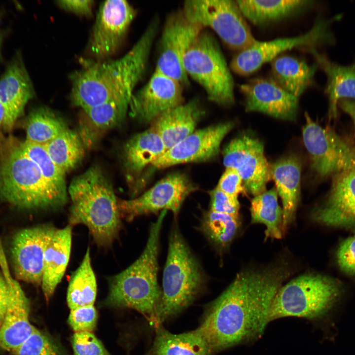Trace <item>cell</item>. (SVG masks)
Segmentation results:
<instances>
[{
	"instance_id": "47",
	"label": "cell",
	"mask_w": 355,
	"mask_h": 355,
	"mask_svg": "<svg viewBox=\"0 0 355 355\" xmlns=\"http://www.w3.org/2000/svg\"><path fill=\"white\" fill-rule=\"evenodd\" d=\"M5 115V111L4 107L0 101V128L2 127V125L4 120Z\"/></svg>"
},
{
	"instance_id": "12",
	"label": "cell",
	"mask_w": 355,
	"mask_h": 355,
	"mask_svg": "<svg viewBox=\"0 0 355 355\" xmlns=\"http://www.w3.org/2000/svg\"><path fill=\"white\" fill-rule=\"evenodd\" d=\"M203 29L189 21L182 11L170 15L160 39L155 70L182 86L188 85L189 82L184 69L183 58Z\"/></svg>"
},
{
	"instance_id": "30",
	"label": "cell",
	"mask_w": 355,
	"mask_h": 355,
	"mask_svg": "<svg viewBox=\"0 0 355 355\" xmlns=\"http://www.w3.org/2000/svg\"><path fill=\"white\" fill-rule=\"evenodd\" d=\"M236 2L244 16L255 25L284 18L312 3V1L303 0H240Z\"/></svg>"
},
{
	"instance_id": "16",
	"label": "cell",
	"mask_w": 355,
	"mask_h": 355,
	"mask_svg": "<svg viewBox=\"0 0 355 355\" xmlns=\"http://www.w3.org/2000/svg\"><path fill=\"white\" fill-rule=\"evenodd\" d=\"M57 229L52 225L44 224L24 228L15 234L10 252L17 279L41 284L44 253Z\"/></svg>"
},
{
	"instance_id": "49",
	"label": "cell",
	"mask_w": 355,
	"mask_h": 355,
	"mask_svg": "<svg viewBox=\"0 0 355 355\" xmlns=\"http://www.w3.org/2000/svg\"><path fill=\"white\" fill-rule=\"evenodd\" d=\"M4 276H3V274L2 273V272H1V273H0V283L2 282L4 280Z\"/></svg>"
},
{
	"instance_id": "32",
	"label": "cell",
	"mask_w": 355,
	"mask_h": 355,
	"mask_svg": "<svg viewBox=\"0 0 355 355\" xmlns=\"http://www.w3.org/2000/svg\"><path fill=\"white\" fill-rule=\"evenodd\" d=\"M239 216L209 210L201 217L199 229L220 253L224 252L237 236L240 228Z\"/></svg>"
},
{
	"instance_id": "3",
	"label": "cell",
	"mask_w": 355,
	"mask_h": 355,
	"mask_svg": "<svg viewBox=\"0 0 355 355\" xmlns=\"http://www.w3.org/2000/svg\"><path fill=\"white\" fill-rule=\"evenodd\" d=\"M17 138L0 133V197L23 210L57 209L68 200V191L47 181L23 151Z\"/></svg>"
},
{
	"instance_id": "23",
	"label": "cell",
	"mask_w": 355,
	"mask_h": 355,
	"mask_svg": "<svg viewBox=\"0 0 355 355\" xmlns=\"http://www.w3.org/2000/svg\"><path fill=\"white\" fill-rule=\"evenodd\" d=\"M271 178L281 197L284 234L294 220L300 191L301 165L299 159L290 156L270 165Z\"/></svg>"
},
{
	"instance_id": "21",
	"label": "cell",
	"mask_w": 355,
	"mask_h": 355,
	"mask_svg": "<svg viewBox=\"0 0 355 355\" xmlns=\"http://www.w3.org/2000/svg\"><path fill=\"white\" fill-rule=\"evenodd\" d=\"M35 95L34 88L20 51L8 63L0 78V101L5 111L2 128L12 130L28 102Z\"/></svg>"
},
{
	"instance_id": "2",
	"label": "cell",
	"mask_w": 355,
	"mask_h": 355,
	"mask_svg": "<svg viewBox=\"0 0 355 355\" xmlns=\"http://www.w3.org/2000/svg\"><path fill=\"white\" fill-rule=\"evenodd\" d=\"M153 20L125 55L115 60H80L81 67L70 75L71 103L83 110L119 97L131 101L145 71L158 30Z\"/></svg>"
},
{
	"instance_id": "41",
	"label": "cell",
	"mask_w": 355,
	"mask_h": 355,
	"mask_svg": "<svg viewBox=\"0 0 355 355\" xmlns=\"http://www.w3.org/2000/svg\"><path fill=\"white\" fill-rule=\"evenodd\" d=\"M210 196V211L239 216L240 204L235 197L215 187L209 192Z\"/></svg>"
},
{
	"instance_id": "10",
	"label": "cell",
	"mask_w": 355,
	"mask_h": 355,
	"mask_svg": "<svg viewBox=\"0 0 355 355\" xmlns=\"http://www.w3.org/2000/svg\"><path fill=\"white\" fill-rule=\"evenodd\" d=\"M196 189L184 174H170L138 197L118 199L121 218L130 222L141 215L169 210L176 218L186 197Z\"/></svg>"
},
{
	"instance_id": "38",
	"label": "cell",
	"mask_w": 355,
	"mask_h": 355,
	"mask_svg": "<svg viewBox=\"0 0 355 355\" xmlns=\"http://www.w3.org/2000/svg\"><path fill=\"white\" fill-rule=\"evenodd\" d=\"M12 352L14 355H66L55 340L38 330Z\"/></svg>"
},
{
	"instance_id": "48",
	"label": "cell",
	"mask_w": 355,
	"mask_h": 355,
	"mask_svg": "<svg viewBox=\"0 0 355 355\" xmlns=\"http://www.w3.org/2000/svg\"><path fill=\"white\" fill-rule=\"evenodd\" d=\"M3 40V35L0 28V59L1 57V48Z\"/></svg>"
},
{
	"instance_id": "27",
	"label": "cell",
	"mask_w": 355,
	"mask_h": 355,
	"mask_svg": "<svg viewBox=\"0 0 355 355\" xmlns=\"http://www.w3.org/2000/svg\"><path fill=\"white\" fill-rule=\"evenodd\" d=\"M166 150L161 138L151 127L126 142L123 151L124 166L129 173L140 174Z\"/></svg>"
},
{
	"instance_id": "1",
	"label": "cell",
	"mask_w": 355,
	"mask_h": 355,
	"mask_svg": "<svg viewBox=\"0 0 355 355\" xmlns=\"http://www.w3.org/2000/svg\"><path fill=\"white\" fill-rule=\"evenodd\" d=\"M288 262L237 274L229 286L207 308L196 329L211 354L259 338L268 324L272 302L291 274Z\"/></svg>"
},
{
	"instance_id": "19",
	"label": "cell",
	"mask_w": 355,
	"mask_h": 355,
	"mask_svg": "<svg viewBox=\"0 0 355 355\" xmlns=\"http://www.w3.org/2000/svg\"><path fill=\"white\" fill-rule=\"evenodd\" d=\"M311 217L328 226L355 229V165L335 174L327 201Z\"/></svg>"
},
{
	"instance_id": "14",
	"label": "cell",
	"mask_w": 355,
	"mask_h": 355,
	"mask_svg": "<svg viewBox=\"0 0 355 355\" xmlns=\"http://www.w3.org/2000/svg\"><path fill=\"white\" fill-rule=\"evenodd\" d=\"M223 156L225 168L238 173L246 191L254 197L266 191L271 178V168L264 145L258 139L248 135L235 138L225 147Z\"/></svg>"
},
{
	"instance_id": "18",
	"label": "cell",
	"mask_w": 355,
	"mask_h": 355,
	"mask_svg": "<svg viewBox=\"0 0 355 355\" xmlns=\"http://www.w3.org/2000/svg\"><path fill=\"white\" fill-rule=\"evenodd\" d=\"M182 85L155 70L148 81L134 93L129 105L131 114L148 123L182 103Z\"/></svg>"
},
{
	"instance_id": "24",
	"label": "cell",
	"mask_w": 355,
	"mask_h": 355,
	"mask_svg": "<svg viewBox=\"0 0 355 355\" xmlns=\"http://www.w3.org/2000/svg\"><path fill=\"white\" fill-rule=\"evenodd\" d=\"M202 112L197 100H192L161 114L153 121L151 127L167 150L195 131Z\"/></svg>"
},
{
	"instance_id": "31",
	"label": "cell",
	"mask_w": 355,
	"mask_h": 355,
	"mask_svg": "<svg viewBox=\"0 0 355 355\" xmlns=\"http://www.w3.org/2000/svg\"><path fill=\"white\" fill-rule=\"evenodd\" d=\"M275 188L254 196L251 202V223L265 225L266 239H280L284 235L283 211L279 206Z\"/></svg>"
},
{
	"instance_id": "8",
	"label": "cell",
	"mask_w": 355,
	"mask_h": 355,
	"mask_svg": "<svg viewBox=\"0 0 355 355\" xmlns=\"http://www.w3.org/2000/svg\"><path fill=\"white\" fill-rule=\"evenodd\" d=\"M187 74L205 91L210 101L228 106L234 102V82L217 41L202 31L183 60Z\"/></svg>"
},
{
	"instance_id": "33",
	"label": "cell",
	"mask_w": 355,
	"mask_h": 355,
	"mask_svg": "<svg viewBox=\"0 0 355 355\" xmlns=\"http://www.w3.org/2000/svg\"><path fill=\"white\" fill-rule=\"evenodd\" d=\"M97 289L96 277L88 248L81 264L71 277L67 295L69 307L71 310L94 305Z\"/></svg>"
},
{
	"instance_id": "22",
	"label": "cell",
	"mask_w": 355,
	"mask_h": 355,
	"mask_svg": "<svg viewBox=\"0 0 355 355\" xmlns=\"http://www.w3.org/2000/svg\"><path fill=\"white\" fill-rule=\"evenodd\" d=\"M30 308L29 301L16 280L0 326V347L13 352L36 331L29 321Z\"/></svg>"
},
{
	"instance_id": "39",
	"label": "cell",
	"mask_w": 355,
	"mask_h": 355,
	"mask_svg": "<svg viewBox=\"0 0 355 355\" xmlns=\"http://www.w3.org/2000/svg\"><path fill=\"white\" fill-rule=\"evenodd\" d=\"M73 355H110L90 332H75L71 338Z\"/></svg>"
},
{
	"instance_id": "37",
	"label": "cell",
	"mask_w": 355,
	"mask_h": 355,
	"mask_svg": "<svg viewBox=\"0 0 355 355\" xmlns=\"http://www.w3.org/2000/svg\"><path fill=\"white\" fill-rule=\"evenodd\" d=\"M129 106L116 100L83 110L92 124L100 130L114 127L125 118Z\"/></svg>"
},
{
	"instance_id": "7",
	"label": "cell",
	"mask_w": 355,
	"mask_h": 355,
	"mask_svg": "<svg viewBox=\"0 0 355 355\" xmlns=\"http://www.w3.org/2000/svg\"><path fill=\"white\" fill-rule=\"evenodd\" d=\"M341 292L338 282L327 276L305 274L282 285L270 306L267 321L294 317L315 320L325 315Z\"/></svg>"
},
{
	"instance_id": "20",
	"label": "cell",
	"mask_w": 355,
	"mask_h": 355,
	"mask_svg": "<svg viewBox=\"0 0 355 355\" xmlns=\"http://www.w3.org/2000/svg\"><path fill=\"white\" fill-rule=\"evenodd\" d=\"M240 88L245 97L247 111H259L284 120L295 119L298 98L274 80L255 78L241 85Z\"/></svg>"
},
{
	"instance_id": "26",
	"label": "cell",
	"mask_w": 355,
	"mask_h": 355,
	"mask_svg": "<svg viewBox=\"0 0 355 355\" xmlns=\"http://www.w3.org/2000/svg\"><path fill=\"white\" fill-rule=\"evenodd\" d=\"M327 76L325 92L329 100L330 119L337 116V105L343 99H355V64L342 66L330 61L315 48H308Z\"/></svg>"
},
{
	"instance_id": "13",
	"label": "cell",
	"mask_w": 355,
	"mask_h": 355,
	"mask_svg": "<svg viewBox=\"0 0 355 355\" xmlns=\"http://www.w3.org/2000/svg\"><path fill=\"white\" fill-rule=\"evenodd\" d=\"M135 16L124 0H109L99 7L87 46L92 60H107L118 50Z\"/></svg>"
},
{
	"instance_id": "42",
	"label": "cell",
	"mask_w": 355,
	"mask_h": 355,
	"mask_svg": "<svg viewBox=\"0 0 355 355\" xmlns=\"http://www.w3.org/2000/svg\"><path fill=\"white\" fill-rule=\"evenodd\" d=\"M0 266L4 280L0 283V326L4 319L10 300L14 284L16 281L11 275L3 249L0 245Z\"/></svg>"
},
{
	"instance_id": "17",
	"label": "cell",
	"mask_w": 355,
	"mask_h": 355,
	"mask_svg": "<svg viewBox=\"0 0 355 355\" xmlns=\"http://www.w3.org/2000/svg\"><path fill=\"white\" fill-rule=\"evenodd\" d=\"M234 126L233 122H228L195 131L167 149L151 166L162 169L210 160L218 153L222 141Z\"/></svg>"
},
{
	"instance_id": "11",
	"label": "cell",
	"mask_w": 355,
	"mask_h": 355,
	"mask_svg": "<svg viewBox=\"0 0 355 355\" xmlns=\"http://www.w3.org/2000/svg\"><path fill=\"white\" fill-rule=\"evenodd\" d=\"M305 118L303 141L312 167L318 174L324 177L355 165V153L334 131L319 125L308 113Z\"/></svg>"
},
{
	"instance_id": "40",
	"label": "cell",
	"mask_w": 355,
	"mask_h": 355,
	"mask_svg": "<svg viewBox=\"0 0 355 355\" xmlns=\"http://www.w3.org/2000/svg\"><path fill=\"white\" fill-rule=\"evenodd\" d=\"M98 315L94 305L71 309L68 323L75 332L93 331L97 324Z\"/></svg>"
},
{
	"instance_id": "28",
	"label": "cell",
	"mask_w": 355,
	"mask_h": 355,
	"mask_svg": "<svg viewBox=\"0 0 355 355\" xmlns=\"http://www.w3.org/2000/svg\"><path fill=\"white\" fill-rule=\"evenodd\" d=\"M210 349L196 330L180 334L172 333L162 327L156 328V335L144 355H211Z\"/></svg>"
},
{
	"instance_id": "46",
	"label": "cell",
	"mask_w": 355,
	"mask_h": 355,
	"mask_svg": "<svg viewBox=\"0 0 355 355\" xmlns=\"http://www.w3.org/2000/svg\"><path fill=\"white\" fill-rule=\"evenodd\" d=\"M339 103L340 107L352 118L355 127V102L348 99H343Z\"/></svg>"
},
{
	"instance_id": "4",
	"label": "cell",
	"mask_w": 355,
	"mask_h": 355,
	"mask_svg": "<svg viewBox=\"0 0 355 355\" xmlns=\"http://www.w3.org/2000/svg\"><path fill=\"white\" fill-rule=\"evenodd\" d=\"M68 193L71 201L69 224L85 225L98 246H110L118 235L121 218L118 199L103 171L90 167L72 180Z\"/></svg>"
},
{
	"instance_id": "15",
	"label": "cell",
	"mask_w": 355,
	"mask_h": 355,
	"mask_svg": "<svg viewBox=\"0 0 355 355\" xmlns=\"http://www.w3.org/2000/svg\"><path fill=\"white\" fill-rule=\"evenodd\" d=\"M328 25L327 21L319 20L310 30L297 36L268 41L256 40L251 47L240 52L233 58L230 64L231 69L240 75L249 74L284 51L303 46L308 49L315 48L320 43L331 41Z\"/></svg>"
},
{
	"instance_id": "43",
	"label": "cell",
	"mask_w": 355,
	"mask_h": 355,
	"mask_svg": "<svg viewBox=\"0 0 355 355\" xmlns=\"http://www.w3.org/2000/svg\"><path fill=\"white\" fill-rule=\"evenodd\" d=\"M337 260L343 272L350 276L355 275V235L340 244L337 252Z\"/></svg>"
},
{
	"instance_id": "29",
	"label": "cell",
	"mask_w": 355,
	"mask_h": 355,
	"mask_svg": "<svg viewBox=\"0 0 355 355\" xmlns=\"http://www.w3.org/2000/svg\"><path fill=\"white\" fill-rule=\"evenodd\" d=\"M318 65L309 66L290 56L276 58L272 63L274 80L285 90L299 98L311 84Z\"/></svg>"
},
{
	"instance_id": "25",
	"label": "cell",
	"mask_w": 355,
	"mask_h": 355,
	"mask_svg": "<svg viewBox=\"0 0 355 355\" xmlns=\"http://www.w3.org/2000/svg\"><path fill=\"white\" fill-rule=\"evenodd\" d=\"M71 230L70 224L57 229L46 247L41 284L47 300L53 294L67 267L71 247Z\"/></svg>"
},
{
	"instance_id": "34",
	"label": "cell",
	"mask_w": 355,
	"mask_h": 355,
	"mask_svg": "<svg viewBox=\"0 0 355 355\" xmlns=\"http://www.w3.org/2000/svg\"><path fill=\"white\" fill-rule=\"evenodd\" d=\"M24 126L25 141L44 145L68 128L61 117L45 106L32 110L26 118Z\"/></svg>"
},
{
	"instance_id": "35",
	"label": "cell",
	"mask_w": 355,
	"mask_h": 355,
	"mask_svg": "<svg viewBox=\"0 0 355 355\" xmlns=\"http://www.w3.org/2000/svg\"><path fill=\"white\" fill-rule=\"evenodd\" d=\"M45 147L52 161L65 174L81 161L84 154L83 142L79 135L68 128Z\"/></svg>"
},
{
	"instance_id": "44",
	"label": "cell",
	"mask_w": 355,
	"mask_h": 355,
	"mask_svg": "<svg viewBox=\"0 0 355 355\" xmlns=\"http://www.w3.org/2000/svg\"><path fill=\"white\" fill-rule=\"evenodd\" d=\"M216 187L228 195L237 198L240 193H246L240 176L235 170L230 168H225Z\"/></svg>"
},
{
	"instance_id": "45",
	"label": "cell",
	"mask_w": 355,
	"mask_h": 355,
	"mask_svg": "<svg viewBox=\"0 0 355 355\" xmlns=\"http://www.w3.org/2000/svg\"><path fill=\"white\" fill-rule=\"evenodd\" d=\"M61 8L76 15L83 16L92 15L94 1L92 0H66L56 1Z\"/></svg>"
},
{
	"instance_id": "9",
	"label": "cell",
	"mask_w": 355,
	"mask_h": 355,
	"mask_svg": "<svg viewBox=\"0 0 355 355\" xmlns=\"http://www.w3.org/2000/svg\"><path fill=\"white\" fill-rule=\"evenodd\" d=\"M182 11L192 22L211 28L233 49L241 52L256 41L236 0H187Z\"/></svg>"
},
{
	"instance_id": "6",
	"label": "cell",
	"mask_w": 355,
	"mask_h": 355,
	"mask_svg": "<svg viewBox=\"0 0 355 355\" xmlns=\"http://www.w3.org/2000/svg\"><path fill=\"white\" fill-rule=\"evenodd\" d=\"M206 280L200 263L174 224L169 236L161 297L151 320L152 324L158 327L189 306L203 290Z\"/></svg>"
},
{
	"instance_id": "36",
	"label": "cell",
	"mask_w": 355,
	"mask_h": 355,
	"mask_svg": "<svg viewBox=\"0 0 355 355\" xmlns=\"http://www.w3.org/2000/svg\"><path fill=\"white\" fill-rule=\"evenodd\" d=\"M25 154L39 168L45 179L62 190L68 191L65 174L55 165L49 155L45 145L20 141Z\"/></svg>"
},
{
	"instance_id": "5",
	"label": "cell",
	"mask_w": 355,
	"mask_h": 355,
	"mask_svg": "<svg viewBox=\"0 0 355 355\" xmlns=\"http://www.w3.org/2000/svg\"><path fill=\"white\" fill-rule=\"evenodd\" d=\"M167 211L161 212L150 226L145 247L129 267L110 278L109 291L104 304L116 308H129L147 316L151 320L159 305L161 290L157 275L161 227Z\"/></svg>"
}]
</instances>
